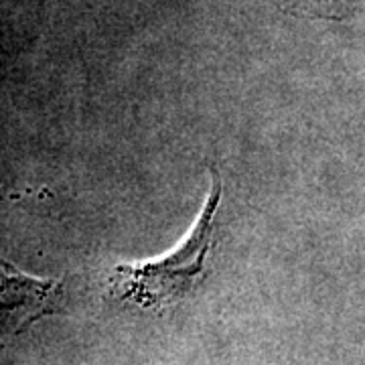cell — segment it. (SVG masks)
<instances>
[{
  "label": "cell",
  "instance_id": "6da1fadb",
  "mask_svg": "<svg viewBox=\"0 0 365 365\" xmlns=\"http://www.w3.org/2000/svg\"><path fill=\"white\" fill-rule=\"evenodd\" d=\"M222 201L220 173L211 169L209 195L195 223L175 248L160 258L118 264L112 272V288L120 299L146 309L167 307L181 300L203 272L205 258L213 242V222Z\"/></svg>",
  "mask_w": 365,
  "mask_h": 365
},
{
  "label": "cell",
  "instance_id": "7a4b0ae2",
  "mask_svg": "<svg viewBox=\"0 0 365 365\" xmlns=\"http://www.w3.org/2000/svg\"><path fill=\"white\" fill-rule=\"evenodd\" d=\"M43 288H47V284L25 278L0 262V337L23 323L31 307H35V294H39Z\"/></svg>",
  "mask_w": 365,
  "mask_h": 365
}]
</instances>
